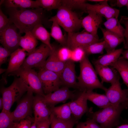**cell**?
Returning a JSON list of instances; mask_svg holds the SVG:
<instances>
[{
    "mask_svg": "<svg viewBox=\"0 0 128 128\" xmlns=\"http://www.w3.org/2000/svg\"><path fill=\"white\" fill-rule=\"evenodd\" d=\"M8 8L10 22L19 30L20 33L31 32L37 25L43 24L47 20L45 10L39 7L33 9Z\"/></svg>",
    "mask_w": 128,
    "mask_h": 128,
    "instance_id": "cell-1",
    "label": "cell"
},
{
    "mask_svg": "<svg viewBox=\"0 0 128 128\" xmlns=\"http://www.w3.org/2000/svg\"><path fill=\"white\" fill-rule=\"evenodd\" d=\"M128 108L127 103L118 106L111 105L95 112L91 107L86 114L88 118L93 119L102 128H113L118 124L121 113Z\"/></svg>",
    "mask_w": 128,
    "mask_h": 128,
    "instance_id": "cell-2",
    "label": "cell"
},
{
    "mask_svg": "<svg viewBox=\"0 0 128 128\" xmlns=\"http://www.w3.org/2000/svg\"><path fill=\"white\" fill-rule=\"evenodd\" d=\"M86 55L79 62L80 73L77 78L78 90L81 91L100 89L105 91L107 88L99 79L95 69Z\"/></svg>",
    "mask_w": 128,
    "mask_h": 128,
    "instance_id": "cell-3",
    "label": "cell"
},
{
    "mask_svg": "<svg viewBox=\"0 0 128 128\" xmlns=\"http://www.w3.org/2000/svg\"><path fill=\"white\" fill-rule=\"evenodd\" d=\"M29 89L24 81L20 77L15 78L11 85L8 87L1 86L0 91L4 102L2 110L9 111L14 103L19 100Z\"/></svg>",
    "mask_w": 128,
    "mask_h": 128,
    "instance_id": "cell-4",
    "label": "cell"
},
{
    "mask_svg": "<svg viewBox=\"0 0 128 128\" xmlns=\"http://www.w3.org/2000/svg\"><path fill=\"white\" fill-rule=\"evenodd\" d=\"M49 22H56L68 32H78L82 27V19L77 13L61 6L56 14L48 19Z\"/></svg>",
    "mask_w": 128,
    "mask_h": 128,
    "instance_id": "cell-5",
    "label": "cell"
},
{
    "mask_svg": "<svg viewBox=\"0 0 128 128\" xmlns=\"http://www.w3.org/2000/svg\"><path fill=\"white\" fill-rule=\"evenodd\" d=\"M47 45L42 43L28 55L21 67L25 68L42 69L52 50Z\"/></svg>",
    "mask_w": 128,
    "mask_h": 128,
    "instance_id": "cell-6",
    "label": "cell"
},
{
    "mask_svg": "<svg viewBox=\"0 0 128 128\" xmlns=\"http://www.w3.org/2000/svg\"><path fill=\"white\" fill-rule=\"evenodd\" d=\"M8 76L19 77L24 81L33 93L43 96L45 95L38 73L33 69L21 67L17 70L9 74Z\"/></svg>",
    "mask_w": 128,
    "mask_h": 128,
    "instance_id": "cell-7",
    "label": "cell"
},
{
    "mask_svg": "<svg viewBox=\"0 0 128 128\" xmlns=\"http://www.w3.org/2000/svg\"><path fill=\"white\" fill-rule=\"evenodd\" d=\"M18 29L13 23L8 25L0 31V42L3 47L12 53L18 49L21 37Z\"/></svg>",
    "mask_w": 128,
    "mask_h": 128,
    "instance_id": "cell-8",
    "label": "cell"
},
{
    "mask_svg": "<svg viewBox=\"0 0 128 128\" xmlns=\"http://www.w3.org/2000/svg\"><path fill=\"white\" fill-rule=\"evenodd\" d=\"M33 93L29 89L26 95L19 100L15 109L11 112L14 122H18L31 115L34 97Z\"/></svg>",
    "mask_w": 128,
    "mask_h": 128,
    "instance_id": "cell-9",
    "label": "cell"
},
{
    "mask_svg": "<svg viewBox=\"0 0 128 128\" xmlns=\"http://www.w3.org/2000/svg\"><path fill=\"white\" fill-rule=\"evenodd\" d=\"M38 74L45 95L53 92L62 86L60 75L55 72L42 69Z\"/></svg>",
    "mask_w": 128,
    "mask_h": 128,
    "instance_id": "cell-10",
    "label": "cell"
},
{
    "mask_svg": "<svg viewBox=\"0 0 128 128\" xmlns=\"http://www.w3.org/2000/svg\"><path fill=\"white\" fill-rule=\"evenodd\" d=\"M103 40V38L98 39L85 31L81 32H68L66 47L72 50Z\"/></svg>",
    "mask_w": 128,
    "mask_h": 128,
    "instance_id": "cell-11",
    "label": "cell"
},
{
    "mask_svg": "<svg viewBox=\"0 0 128 128\" xmlns=\"http://www.w3.org/2000/svg\"><path fill=\"white\" fill-rule=\"evenodd\" d=\"M79 94L77 95L74 91L70 90L68 87L63 86L52 93L45 95L43 96V99L44 102L50 108L58 103L65 102L69 99H71V101L74 100Z\"/></svg>",
    "mask_w": 128,
    "mask_h": 128,
    "instance_id": "cell-12",
    "label": "cell"
},
{
    "mask_svg": "<svg viewBox=\"0 0 128 128\" xmlns=\"http://www.w3.org/2000/svg\"><path fill=\"white\" fill-rule=\"evenodd\" d=\"M119 79L120 78L105 91L110 103L114 105H119L128 101V90L127 89H122Z\"/></svg>",
    "mask_w": 128,
    "mask_h": 128,
    "instance_id": "cell-13",
    "label": "cell"
},
{
    "mask_svg": "<svg viewBox=\"0 0 128 128\" xmlns=\"http://www.w3.org/2000/svg\"><path fill=\"white\" fill-rule=\"evenodd\" d=\"M43 96L38 94L34 96L32 109L36 123L48 119L51 114L50 108L44 101Z\"/></svg>",
    "mask_w": 128,
    "mask_h": 128,
    "instance_id": "cell-14",
    "label": "cell"
},
{
    "mask_svg": "<svg viewBox=\"0 0 128 128\" xmlns=\"http://www.w3.org/2000/svg\"><path fill=\"white\" fill-rule=\"evenodd\" d=\"M60 76L62 86L78 89L74 62L70 60L66 62Z\"/></svg>",
    "mask_w": 128,
    "mask_h": 128,
    "instance_id": "cell-15",
    "label": "cell"
},
{
    "mask_svg": "<svg viewBox=\"0 0 128 128\" xmlns=\"http://www.w3.org/2000/svg\"><path fill=\"white\" fill-rule=\"evenodd\" d=\"M88 14L82 19V27L85 31L99 39L97 34V30L103 22L102 17L94 11L87 10Z\"/></svg>",
    "mask_w": 128,
    "mask_h": 128,
    "instance_id": "cell-16",
    "label": "cell"
},
{
    "mask_svg": "<svg viewBox=\"0 0 128 128\" xmlns=\"http://www.w3.org/2000/svg\"><path fill=\"white\" fill-rule=\"evenodd\" d=\"M108 0H104L95 4L87 3L86 10H91L95 12L102 17H104L106 20L113 18H118L119 10L110 6L108 4Z\"/></svg>",
    "mask_w": 128,
    "mask_h": 128,
    "instance_id": "cell-17",
    "label": "cell"
},
{
    "mask_svg": "<svg viewBox=\"0 0 128 128\" xmlns=\"http://www.w3.org/2000/svg\"><path fill=\"white\" fill-rule=\"evenodd\" d=\"M86 92V91H81L76 99L69 102L72 115L78 121L89 110Z\"/></svg>",
    "mask_w": 128,
    "mask_h": 128,
    "instance_id": "cell-18",
    "label": "cell"
},
{
    "mask_svg": "<svg viewBox=\"0 0 128 128\" xmlns=\"http://www.w3.org/2000/svg\"><path fill=\"white\" fill-rule=\"evenodd\" d=\"M27 54L24 50L20 48L12 53L7 68L3 78L5 79L9 74L18 70L22 65Z\"/></svg>",
    "mask_w": 128,
    "mask_h": 128,
    "instance_id": "cell-19",
    "label": "cell"
},
{
    "mask_svg": "<svg viewBox=\"0 0 128 128\" xmlns=\"http://www.w3.org/2000/svg\"><path fill=\"white\" fill-rule=\"evenodd\" d=\"M52 45V51L42 69L54 72L60 76L64 67L66 62H63L59 60L57 55V48L54 45Z\"/></svg>",
    "mask_w": 128,
    "mask_h": 128,
    "instance_id": "cell-20",
    "label": "cell"
},
{
    "mask_svg": "<svg viewBox=\"0 0 128 128\" xmlns=\"http://www.w3.org/2000/svg\"><path fill=\"white\" fill-rule=\"evenodd\" d=\"M95 69L100 77L101 82L110 83L111 84L120 78L118 73L114 69L109 66L94 65Z\"/></svg>",
    "mask_w": 128,
    "mask_h": 128,
    "instance_id": "cell-21",
    "label": "cell"
},
{
    "mask_svg": "<svg viewBox=\"0 0 128 128\" xmlns=\"http://www.w3.org/2000/svg\"><path fill=\"white\" fill-rule=\"evenodd\" d=\"M103 34V39L105 43V49L106 52L115 49L116 48L122 43L125 42L124 39L121 38L106 29L100 26Z\"/></svg>",
    "mask_w": 128,
    "mask_h": 128,
    "instance_id": "cell-22",
    "label": "cell"
},
{
    "mask_svg": "<svg viewBox=\"0 0 128 128\" xmlns=\"http://www.w3.org/2000/svg\"><path fill=\"white\" fill-rule=\"evenodd\" d=\"M123 51L122 48L115 49L107 52L94 60L93 63L94 65L110 66L118 60Z\"/></svg>",
    "mask_w": 128,
    "mask_h": 128,
    "instance_id": "cell-23",
    "label": "cell"
},
{
    "mask_svg": "<svg viewBox=\"0 0 128 128\" xmlns=\"http://www.w3.org/2000/svg\"><path fill=\"white\" fill-rule=\"evenodd\" d=\"M38 43L37 40L31 32H29L25 33L23 36L21 37L19 46L27 52L28 55L35 49Z\"/></svg>",
    "mask_w": 128,
    "mask_h": 128,
    "instance_id": "cell-24",
    "label": "cell"
},
{
    "mask_svg": "<svg viewBox=\"0 0 128 128\" xmlns=\"http://www.w3.org/2000/svg\"><path fill=\"white\" fill-rule=\"evenodd\" d=\"M86 95L88 100L101 109L111 105L105 94H99L91 91H86Z\"/></svg>",
    "mask_w": 128,
    "mask_h": 128,
    "instance_id": "cell-25",
    "label": "cell"
},
{
    "mask_svg": "<svg viewBox=\"0 0 128 128\" xmlns=\"http://www.w3.org/2000/svg\"><path fill=\"white\" fill-rule=\"evenodd\" d=\"M103 24L106 29L119 37L125 39V29L121 24L118 18H110Z\"/></svg>",
    "mask_w": 128,
    "mask_h": 128,
    "instance_id": "cell-26",
    "label": "cell"
},
{
    "mask_svg": "<svg viewBox=\"0 0 128 128\" xmlns=\"http://www.w3.org/2000/svg\"><path fill=\"white\" fill-rule=\"evenodd\" d=\"M37 39L49 46L51 50L53 49L52 44L50 43V33L44 27L43 24L37 25L31 31Z\"/></svg>",
    "mask_w": 128,
    "mask_h": 128,
    "instance_id": "cell-27",
    "label": "cell"
},
{
    "mask_svg": "<svg viewBox=\"0 0 128 128\" xmlns=\"http://www.w3.org/2000/svg\"><path fill=\"white\" fill-rule=\"evenodd\" d=\"M110 66L115 69L119 73L123 83L127 86L128 91V60L119 58Z\"/></svg>",
    "mask_w": 128,
    "mask_h": 128,
    "instance_id": "cell-28",
    "label": "cell"
},
{
    "mask_svg": "<svg viewBox=\"0 0 128 128\" xmlns=\"http://www.w3.org/2000/svg\"><path fill=\"white\" fill-rule=\"evenodd\" d=\"M5 6L7 8H18L22 9L39 8L36 0H6L4 2Z\"/></svg>",
    "mask_w": 128,
    "mask_h": 128,
    "instance_id": "cell-29",
    "label": "cell"
},
{
    "mask_svg": "<svg viewBox=\"0 0 128 128\" xmlns=\"http://www.w3.org/2000/svg\"><path fill=\"white\" fill-rule=\"evenodd\" d=\"M50 109L51 113L59 119L68 120L72 117L69 102L59 106L51 107Z\"/></svg>",
    "mask_w": 128,
    "mask_h": 128,
    "instance_id": "cell-30",
    "label": "cell"
},
{
    "mask_svg": "<svg viewBox=\"0 0 128 128\" xmlns=\"http://www.w3.org/2000/svg\"><path fill=\"white\" fill-rule=\"evenodd\" d=\"M50 118V128H73L78 122L73 117L68 120H62L57 118L52 113Z\"/></svg>",
    "mask_w": 128,
    "mask_h": 128,
    "instance_id": "cell-31",
    "label": "cell"
},
{
    "mask_svg": "<svg viewBox=\"0 0 128 128\" xmlns=\"http://www.w3.org/2000/svg\"><path fill=\"white\" fill-rule=\"evenodd\" d=\"M87 0H61V6L65 7L74 11L79 10L82 12H86Z\"/></svg>",
    "mask_w": 128,
    "mask_h": 128,
    "instance_id": "cell-32",
    "label": "cell"
},
{
    "mask_svg": "<svg viewBox=\"0 0 128 128\" xmlns=\"http://www.w3.org/2000/svg\"><path fill=\"white\" fill-rule=\"evenodd\" d=\"M51 28L50 36L62 46L66 47L67 37L63 34L60 26L55 21H53Z\"/></svg>",
    "mask_w": 128,
    "mask_h": 128,
    "instance_id": "cell-33",
    "label": "cell"
},
{
    "mask_svg": "<svg viewBox=\"0 0 128 128\" xmlns=\"http://www.w3.org/2000/svg\"><path fill=\"white\" fill-rule=\"evenodd\" d=\"M85 51L86 55L100 54H103L105 47V43L103 41L95 42L88 45L80 47Z\"/></svg>",
    "mask_w": 128,
    "mask_h": 128,
    "instance_id": "cell-34",
    "label": "cell"
},
{
    "mask_svg": "<svg viewBox=\"0 0 128 128\" xmlns=\"http://www.w3.org/2000/svg\"><path fill=\"white\" fill-rule=\"evenodd\" d=\"M40 7L47 11L58 9L61 6V0H37Z\"/></svg>",
    "mask_w": 128,
    "mask_h": 128,
    "instance_id": "cell-35",
    "label": "cell"
},
{
    "mask_svg": "<svg viewBox=\"0 0 128 128\" xmlns=\"http://www.w3.org/2000/svg\"><path fill=\"white\" fill-rule=\"evenodd\" d=\"M14 122L11 112L2 110L0 113V128H9Z\"/></svg>",
    "mask_w": 128,
    "mask_h": 128,
    "instance_id": "cell-36",
    "label": "cell"
},
{
    "mask_svg": "<svg viewBox=\"0 0 128 128\" xmlns=\"http://www.w3.org/2000/svg\"><path fill=\"white\" fill-rule=\"evenodd\" d=\"M72 50L66 47L62 46L57 48V53L59 60L63 62L70 60Z\"/></svg>",
    "mask_w": 128,
    "mask_h": 128,
    "instance_id": "cell-37",
    "label": "cell"
},
{
    "mask_svg": "<svg viewBox=\"0 0 128 128\" xmlns=\"http://www.w3.org/2000/svg\"><path fill=\"white\" fill-rule=\"evenodd\" d=\"M86 55L85 51L82 47H78L72 50L70 60L74 62H79Z\"/></svg>",
    "mask_w": 128,
    "mask_h": 128,
    "instance_id": "cell-38",
    "label": "cell"
},
{
    "mask_svg": "<svg viewBox=\"0 0 128 128\" xmlns=\"http://www.w3.org/2000/svg\"><path fill=\"white\" fill-rule=\"evenodd\" d=\"M76 128H102L93 119L88 118L86 121L78 123Z\"/></svg>",
    "mask_w": 128,
    "mask_h": 128,
    "instance_id": "cell-39",
    "label": "cell"
},
{
    "mask_svg": "<svg viewBox=\"0 0 128 128\" xmlns=\"http://www.w3.org/2000/svg\"><path fill=\"white\" fill-rule=\"evenodd\" d=\"M34 120V118L28 116L18 122L16 128H30Z\"/></svg>",
    "mask_w": 128,
    "mask_h": 128,
    "instance_id": "cell-40",
    "label": "cell"
},
{
    "mask_svg": "<svg viewBox=\"0 0 128 128\" xmlns=\"http://www.w3.org/2000/svg\"><path fill=\"white\" fill-rule=\"evenodd\" d=\"M11 53L10 51L2 46H0V66L5 63L8 57Z\"/></svg>",
    "mask_w": 128,
    "mask_h": 128,
    "instance_id": "cell-41",
    "label": "cell"
},
{
    "mask_svg": "<svg viewBox=\"0 0 128 128\" xmlns=\"http://www.w3.org/2000/svg\"><path fill=\"white\" fill-rule=\"evenodd\" d=\"M11 23L9 18H8L0 9V31L2 30Z\"/></svg>",
    "mask_w": 128,
    "mask_h": 128,
    "instance_id": "cell-42",
    "label": "cell"
},
{
    "mask_svg": "<svg viewBox=\"0 0 128 128\" xmlns=\"http://www.w3.org/2000/svg\"><path fill=\"white\" fill-rule=\"evenodd\" d=\"M119 22L120 23L124 24L125 27V40L128 38V18L125 16H121Z\"/></svg>",
    "mask_w": 128,
    "mask_h": 128,
    "instance_id": "cell-43",
    "label": "cell"
},
{
    "mask_svg": "<svg viewBox=\"0 0 128 128\" xmlns=\"http://www.w3.org/2000/svg\"><path fill=\"white\" fill-rule=\"evenodd\" d=\"M36 123L37 128H50L51 124L50 116L46 120Z\"/></svg>",
    "mask_w": 128,
    "mask_h": 128,
    "instance_id": "cell-44",
    "label": "cell"
},
{
    "mask_svg": "<svg viewBox=\"0 0 128 128\" xmlns=\"http://www.w3.org/2000/svg\"><path fill=\"white\" fill-rule=\"evenodd\" d=\"M128 0H114V6H117L120 8L123 6H127L128 4Z\"/></svg>",
    "mask_w": 128,
    "mask_h": 128,
    "instance_id": "cell-45",
    "label": "cell"
},
{
    "mask_svg": "<svg viewBox=\"0 0 128 128\" xmlns=\"http://www.w3.org/2000/svg\"><path fill=\"white\" fill-rule=\"evenodd\" d=\"M122 56L119 58L125 59L128 60V49L124 51H123L122 53Z\"/></svg>",
    "mask_w": 128,
    "mask_h": 128,
    "instance_id": "cell-46",
    "label": "cell"
},
{
    "mask_svg": "<svg viewBox=\"0 0 128 128\" xmlns=\"http://www.w3.org/2000/svg\"><path fill=\"white\" fill-rule=\"evenodd\" d=\"M4 107V102L2 97L0 98V109L2 110Z\"/></svg>",
    "mask_w": 128,
    "mask_h": 128,
    "instance_id": "cell-47",
    "label": "cell"
},
{
    "mask_svg": "<svg viewBox=\"0 0 128 128\" xmlns=\"http://www.w3.org/2000/svg\"><path fill=\"white\" fill-rule=\"evenodd\" d=\"M116 128H128V124H124L118 126Z\"/></svg>",
    "mask_w": 128,
    "mask_h": 128,
    "instance_id": "cell-48",
    "label": "cell"
},
{
    "mask_svg": "<svg viewBox=\"0 0 128 128\" xmlns=\"http://www.w3.org/2000/svg\"><path fill=\"white\" fill-rule=\"evenodd\" d=\"M124 47L125 49H128V38L125 40V42L124 43Z\"/></svg>",
    "mask_w": 128,
    "mask_h": 128,
    "instance_id": "cell-49",
    "label": "cell"
},
{
    "mask_svg": "<svg viewBox=\"0 0 128 128\" xmlns=\"http://www.w3.org/2000/svg\"><path fill=\"white\" fill-rule=\"evenodd\" d=\"M18 123L14 122L12 125L9 128H16Z\"/></svg>",
    "mask_w": 128,
    "mask_h": 128,
    "instance_id": "cell-50",
    "label": "cell"
},
{
    "mask_svg": "<svg viewBox=\"0 0 128 128\" xmlns=\"http://www.w3.org/2000/svg\"><path fill=\"white\" fill-rule=\"evenodd\" d=\"M30 128H37L36 124L34 121L32 124Z\"/></svg>",
    "mask_w": 128,
    "mask_h": 128,
    "instance_id": "cell-51",
    "label": "cell"
},
{
    "mask_svg": "<svg viewBox=\"0 0 128 128\" xmlns=\"http://www.w3.org/2000/svg\"><path fill=\"white\" fill-rule=\"evenodd\" d=\"M104 0H87V1L92 2H100L103 1Z\"/></svg>",
    "mask_w": 128,
    "mask_h": 128,
    "instance_id": "cell-52",
    "label": "cell"
},
{
    "mask_svg": "<svg viewBox=\"0 0 128 128\" xmlns=\"http://www.w3.org/2000/svg\"><path fill=\"white\" fill-rule=\"evenodd\" d=\"M6 71V69H3L0 68V74H2L3 73L5 72Z\"/></svg>",
    "mask_w": 128,
    "mask_h": 128,
    "instance_id": "cell-53",
    "label": "cell"
},
{
    "mask_svg": "<svg viewBox=\"0 0 128 128\" xmlns=\"http://www.w3.org/2000/svg\"><path fill=\"white\" fill-rule=\"evenodd\" d=\"M5 1V0H0V5H2L3 3H4Z\"/></svg>",
    "mask_w": 128,
    "mask_h": 128,
    "instance_id": "cell-54",
    "label": "cell"
},
{
    "mask_svg": "<svg viewBox=\"0 0 128 128\" xmlns=\"http://www.w3.org/2000/svg\"><path fill=\"white\" fill-rule=\"evenodd\" d=\"M126 6L127 7V9L128 10V4H127V6Z\"/></svg>",
    "mask_w": 128,
    "mask_h": 128,
    "instance_id": "cell-55",
    "label": "cell"
},
{
    "mask_svg": "<svg viewBox=\"0 0 128 128\" xmlns=\"http://www.w3.org/2000/svg\"><path fill=\"white\" fill-rule=\"evenodd\" d=\"M127 105L128 107V101L127 102Z\"/></svg>",
    "mask_w": 128,
    "mask_h": 128,
    "instance_id": "cell-56",
    "label": "cell"
}]
</instances>
